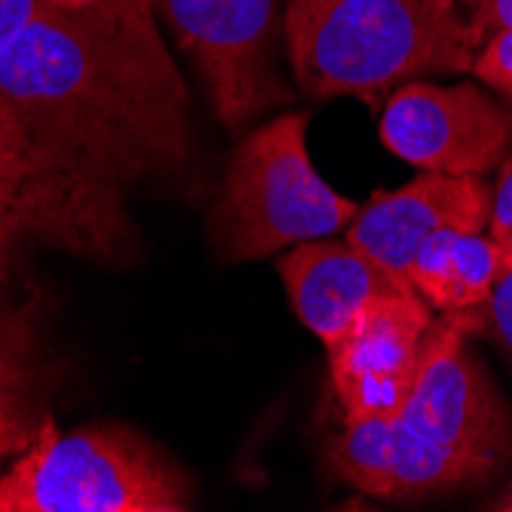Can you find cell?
I'll return each mask as SVG.
<instances>
[{"label": "cell", "mask_w": 512, "mask_h": 512, "mask_svg": "<svg viewBox=\"0 0 512 512\" xmlns=\"http://www.w3.org/2000/svg\"><path fill=\"white\" fill-rule=\"evenodd\" d=\"M0 96L43 145L117 184L188 151V89L154 0H50L0 53Z\"/></svg>", "instance_id": "obj_1"}, {"label": "cell", "mask_w": 512, "mask_h": 512, "mask_svg": "<svg viewBox=\"0 0 512 512\" xmlns=\"http://www.w3.org/2000/svg\"><path fill=\"white\" fill-rule=\"evenodd\" d=\"M482 329L476 310L433 322L417 381L390 417L344 424L332 442L335 470L375 497L451 491L488 473L506 445L503 405L463 347Z\"/></svg>", "instance_id": "obj_2"}, {"label": "cell", "mask_w": 512, "mask_h": 512, "mask_svg": "<svg viewBox=\"0 0 512 512\" xmlns=\"http://www.w3.org/2000/svg\"><path fill=\"white\" fill-rule=\"evenodd\" d=\"M286 37L307 96L371 108L402 83L470 71L479 50L457 0H289Z\"/></svg>", "instance_id": "obj_3"}, {"label": "cell", "mask_w": 512, "mask_h": 512, "mask_svg": "<svg viewBox=\"0 0 512 512\" xmlns=\"http://www.w3.org/2000/svg\"><path fill=\"white\" fill-rule=\"evenodd\" d=\"M307 114H279L237 145L215 203L227 261H258L347 227L359 203L341 197L307 154Z\"/></svg>", "instance_id": "obj_4"}, {"label": "cell", "mask_w": 512, "mask_h": 512, "mask_svg": "<svg viewBox=\"0 0 512 512\" xmlns=\"http://www.w3.org/2000/svg\"><path fill=\"white\" fill-rule=\"evenodd\" d=\"M126 240L123 184L43 145L0 96V255L46 246L114 258Z\"/></svg>", "instance_id": "obj_5"}, {"label": "cell", "mask_w": 512, "mask_h": 512, "mask_svg": "<svg viewBox=\"0 0 512 512\" xmlns=\"http://www.w3.org/2000/svg\"><path fill=\"white\" fill-rule=\"evenodd\" d=\"M184 485L169 463L126 430L40 433L0 476V512H178Z\"/></svg>", "instance_id": "obj_6"}, {"label": "cell", "mask_w": 512, "mask_h": 512, "mask_svg": "<svg viewBox=\"0 0 512 512\" xmlns=\"http://www.w3.org/2000/svg\"><path fill=\"white\" fill-rule=\"evenodd\" d=\"M154 7L197 65L230 132L289 102V86L273 65V0H154Z\"/></svg>", "instance_id": "obj_7"}, {"label": "cell", "mask_w": 512, "mask_h": 512, "mask_svg": "<svg viewBox=\"0 0 512 512\" xmlns=\"http://www.w3.org/2000/svg\"><path fill=\"white\" fill-rule=\"evenodd\" d=\"M381 142L424 172L482 175L506 160L512 111L470 83L411 80L390 92L381 111Z\"/></svg>", "instance_id": "obj_8"}, {"label": "cell", "mask_w": 512, "mask_h": 512, "mask_svg": "<svg viewBox=\"0 0 512 512\" xmlns=\"http://www.w3.org/2000/svg\"><path fill=\"white\" fill-rule=\"evenodd\" d=\"M433 307L417 289L371 301L329 350L332 384L341 399V424L390 417L408 399L424 359Z\"/></svg>", "instance_id": "obj_9"}, {"label": "cell", "mask_w": 512, "mask_h": 512, "mask_svg": "<svg viewBox=\"0 0 512 512\" xmlns=\"http://www.w3.org/2000/svg\"><path fill=\"white\" fill-rule=\"evenodd\" d=\"M491 215V194L479 175L424 172L393 194H378L347 224V240L384 270L408 279V264L436 230L482 234Z\"/></svg>", "instance_id": "obj_10"}, {"label": "cell", "mask_w": 512, "mask_h": 512, "mask_svg": "<svg viewBox=\"0 0 512 512\" xmlns=\"http://www.w3.org/2000/svg\"><path fill=\"white\" fill-rule=\"evenodd\" d=\"M279 276L295 316L325 347L335 344L371 301L411 286L350 240L298 243L279 258Z\"/></svg>", "instance_id": "obj_11"}, {"label": "cell", "mask_w": 512, "mask_h": 512, "mask_svg": "<svg viewBox=\"0 0 512 512\" xmlns=\"http://www.w3.org/2000/svg\"><path fill=\"white\" fill-rule=\"evenodd\" d=\"M509 255L512 252H506L494 237L436 230L417 246L405 276L417 295L436 310H476L488 304Z\"/></svg>", "instance_id": "obj_12"}, {"label": "cell", "mask_w": 512, "mask_h": 512, "mask_svg": "<svg viewBox=\"0 0 512 512\" xmlns=\"http://www.w3.org/2000/svg\"><path fill=\"white\" fill-rule=\"evenodd\" d=\"M25 350L22 338L0 313V457L31 445L25 402Z\"/></svg>", "instance_id": "obj_13"}, {"label": "cell", "mask_w": 512, "mask_h": 512, "mask_svg": "<svg viewBox=\"0 0 512 512\" xmlns=\"http://www.w3.org/2000/svg\"><path fill=\"white\" fill-rule=\"evenodd\" d=\"M482 83L500 89L503 96L512 99V25L500 28L494 34H488L482 40V46L473 56V68H470Z\"/></svg>", "instance_id": "obj_14"}, {"label": "cell", "mask_w": 512, "mask_h": 512, "mask_svg": "<svg viewBox=\"0 0 512 512\" xmlns=\"http://www.w3.org/2000/svg\"><path fill=\"white\" fill-rule=\"evenodd\" d=\"M463 16H467L479 46L488 34L512 25V0H457Z\"/></svg>", "instance_id": "obj_15"}, {"label": "cell", "mask_w": 512, "mask_h": 512, "mask_svg": "<svg viewBox=\"0 0 512 512\" xmlns=\"http://www.w3.org/2000/svg\"><path fill=\"white\" fill-rule=\"evenodd\" d=\"M488 237H494L506 252H512V160H506L503 175L491 194Z\"/></svg>", "instance_id": "obj_16"}, {"label": "cell", "mask_w": 512, "mask_h": 512, "mask_svg": "<svg viewBox=\"0 0 512 512\" xmlns=\"http://www.w3.org/2000/svg\"><path fill=\"white\" fill-rule=\"evenodd\" d=\"M488 322L497 332V338L503 341V347L512 353V255L503 267V273L497 276L494 292L488 298Z\"/></svg>", "instance_id": "obj_17"}, {"label": "cell", "mask_w": 512, "mask_h": 512, "mask_svg": "<svg viewBox=\"0 0 512 512\" xmlns=\"http://www.w3.org/2000/svg\"><path fill=\"white\" fill-rule=\"evenodd\" d=\"M46 4L50 0H0V53L7 50Z\"/></svg>", "instance_id": "obj_18"}, {"label": "cell", "mask_w": 512, "mask_h": 512, "mask_svg": "<svg viewBox=\"0 0 512 512\" xmlns=\"http://www.w3.org/2000/svg\"><path fill=\"white\" fill-rule=\"evenodd\" d=\"M491 509H500V512H512V485H509V491L500 497V500H494V506Z\"/></svg>", "instance_id": "obj_19"}]
</instances>
